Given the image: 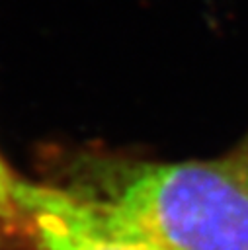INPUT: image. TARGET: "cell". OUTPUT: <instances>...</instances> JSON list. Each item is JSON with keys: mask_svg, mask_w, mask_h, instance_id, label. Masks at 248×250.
<instances>
[{"mask_svg": "<svg viewBox=\"0 0 248 250\" xmlns=\"http://www.w3.org/2000/svg\"><path fill=\"white\" fill-rule=\"evenodd\" d=\"M16 205L37 250H154L103 199L20 180Z\"/></svg>", "mask_w": 248, "mask_h": 250, "instance_id": "7a4b0ae2", "label": "cell"}, {"mask_svg": "<svg viewBox=\"0 0 248 250\" xmlns=\"http://www.w3.org/2000/svg\"><path fill=\"white\" fill-rule=\"evenodd\" d=\"M18 186L20 178L10 170V166L0 154V225H12L20 221L16 205Z\"/></svg>", "mask_w": 248, "mask_h": 250, "instance_id": "3957f363", "label": "cell"}, {"mask_svg": "<svg viewBox=\"0 0 248 250\" xmlns=\"http://www.w3.org/2000/svg\"><path fill=\"white\" fill-rule=\"evenodd\" d=\"M103 201L154 250H248V154L141 164Z\"/></svg>", "mask_w": 248, "mask_h": 250, "instance_id": "6da1fadb", "label": "cell"}]
</instances>
